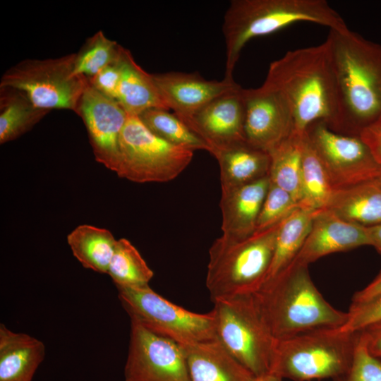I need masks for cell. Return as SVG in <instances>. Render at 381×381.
Segmentation results:
<instances>
[{"instance_id":"6da1fadb","label":"cell","mask_w":381,"mask_h":381,"mask_svg":"<svg viewBox=\"0 0 381 381\" xmlns=\"http://www.w3.org/2000/svg\"><path fill=\"white\" fill-rule=\"evenodd\" d=\"M337 97L334 131L359 135L381 116V44L344 29H329L325 41Z\"/></svg>"},{"instance_id":"7a4b0ae2","label":"cell","mask_w":381,"mask_h":381,"mask_svg":"<svg viewBox=\"0 0 381 381\" xmlns=\"http://www.w3.org/2000/svg\"><path fill=\"white\" fill-rule=\"evenodd\" d=\"M265 83L287 102L294 131L303 135L315 121L333 131L337 119L334 77L325 42L287 52L269 66Z\"/></svg>"},{"instance_id":"3957f363","label":"cell","mask_w":381,"mask_h":381,"mask_svg":"<svg viewBox=\"0 0 381 381\" xmlns=\"http://www.w3.org/2000/svg\"><path fill=\"white\" fill-rule=\"evenodd\" d=\"M261 315L276 340L324 327H340L348 312L334 308L314 284L308 266L292 262L253 294Z\"/></svg>"},{"instance_id":"277c9868","label":"cell","mask_w":381,"mask_h":381,"mask_svg":"<svg viewBox=\"0 0 381 381\" xmlns=\"http://www.w3.org/2000/svg\"><path fill=\"white\" fill-rule=\"evenodd\" d=\"M298 22L329 29L347 28L344 19L325 0H233L225 12L222 32L226 44V78L244 46L252 39L275 32Z\"/></svg>"},{"instance_id":"5b68a950","label":"cell","mask_w":381,"mask_h":381,"mask_svg":"<svg viewBox=\"0 0 381 381\" xmlns=\"http://www.w3.org/2000/svg\"><path fill=\"white\" fill-rule=\"evenodd\" d=\"M281 222L243 239L223 235L209 249L205 284L213 301L253 294L265 282Z\"/></svg>"},{"instance_id":"8992f818","label":"cell","mask_w":381,"mask_h":381,"mask_svg":"<svg viewBox=\"0 0 381 381\" xmlns=\"http://www.w3.org/2000/svg\"><path fill=\"white\" fill-rule=\"evenodd\" d=\"M358 338V332L324 327L277 340L270 372L294 381L334 380L349 368Z\"/></svg>"},{"instance_id":"52a82bcc","label":"cell","mask_w":381,"mask_h":381,"mask_svg":"<svg viewBox=\"0 0 381 381\" xmlns=\"http://www.w3.org/2000/svg\"><path fill=\"white\" fill-rule=\"evenodd\" d=\"M213 303L218 340L255 377L270 373L277 340L265 324L253 294Z\"/></svg>"},{"instance_id":"ba28073f","label":"cell","mask_w":381,"mask_h":381,"mask_svg":"<svg viewBox=\"0 0 381 381\" xmlns=\"http://www.w3.org/2000/svg\"><path fill=\"white\" fill-rule=\"evenodd\" d=\"M193 152L159 138L138 116L128 114L119 140L116 174L139 183L168 182L190 164Z\"/></svg>"},{"instance_id":"9c48e42d","label":"cell","mask_w":381,"mask_h":381,"mask_svg":"<svg viewBox=\"0 0 381 381\" xmlns=\"http://www.w3.org/2000/svg\"><path fill=\"white\" fill-rule=\"evenodd\" d=\"M116 289L119 299L131 320L157 335L181 346L217 338L212 310L207 313L190 311L167 300L150 286Z\"/></svg>"},{"instance_id":"30bf717a","label":"cell","mask_w":381,"mask_h":381,"mask_svg":"<svg viewBox=\"0 0 381 381\" xmlns=\"http://www.w3.org/2000/svg\"><path fill=\"white\" fill-rule=\"evenodd\" d=\"M75 53L53 59H24L2 75L0 87L23 92L37 107L76 113L87 80L74 73Z\"/></svg>"},{"instance_id":"8fae6325","label":"cell","mask_w":381,"mask_h":381,"mask_svg":"<svg viewBox=\"0 0 381 381\" xmlns=\"http://www.w3.org/2000/svg\"><path fill=\"white\" fill-rule=\"evenodd\" d=\"M305 133L334 189L374 181L381 175V165L359 135L336 132L322 121L310 124Z\"/></svg>"},{"instance_id":"7c38bea8","label":"cell","mask_w":381,"mask_h":381,"mask_svg":"<svg viewBox=\"0 0 381 381\" xmlns=\"http://www.w3.org/2000/svg\"><path fill=\"white\" fill-rule=\"evenodd\" d=\"M125 381H190L184 349L131 320Z\"/></svg>"},{"instance_id":"4fadbf2b","label":"cell","mask_w":381,"mask_h":381,"mask_svg":"<svg viewBox=\"0 0 381 381\" xmlns=\"http://www.w3.org/2000/svg\"><path fill=\"white\" fill-rule=\"evenodd\" d=\"M75 114L85 123L95 160L116 173L127 113L116 99L99 92L87 80Z\"/></svg>"},{"instance_id":"5bb4252c","label":"cell","mask_w":381,"mask_h":381,"mask_svg":"<svg viewBox=\"0 0 381 381\" xmlns=\"http://www.w3.org/2000/svg\"><path fill=\"white\" fill-rule=\"evenodd\" d=\"M246 141L269 152L294 131L291 109L283 96L263 83L258 88H243Z\"/></svg>"},{"instance_id":"9a60e30c","label":"cell","mask_w":381,"mask_h":381,"mask_svg":"<svg viewBox=\"0 0 381 381\" xmlns=\"http://www.w3.org/2000/svg\"><path fill=\"white\" fill-rule=\"evenodd\" d=\"M243 87L238 85L195 113L186 124L209 147L210 153L246 141Z\"/></svg>"},{"instance_id":"2e32d148","label":"cell","mask_w":381,"mask_h":381,"mask_svg":"<svg viewBox=\"0 0 381 381\" xmlns=\"http://www.w3.org/2000/svg\"><path fill=\"white\" fill-rule=\"evenodd\" d=\"M152 78L167 107L185 123L209 102L238 85L234 78L209 80L197 73L170 71L152 74Z\"/></svg>"},{"instance_id":"e0dca14e","label":"cell","mask_w":381,"mask_h":381,"mask_svg":"<svg viewBox=\"0 0 381 381\" xmlns=\"http://www.w3.org/2000/svg\"><path fill=\"white\" fill-rule=\"evenodd\" d=\"M370 246L367 226L348 222L328 209L317 210L294 263L308 265L331 253Z\"/></svg>"},{"instance_id":"ac0fdd59","label":"cell","mask_w":381,"mask_h":381,"mask_svg":"<svg viewBox=\"0 0 381 381\" xmlns=\"http://www.w3.org/2000/svg\"><path fill=\"white\" fill-rule=\"evenodd\" d=\"M270 183L269 176L222 192L220 209L223 236L246 238L256 230L261 207Z\"/></svg>"},{"instance_id":"d6986e66","label":"cell","mask_w":381,"mask_h":381,"mask_svg":"<svg viewBox=\"0 0 381 381\" xmlns=\"http://www.w3.org/2000/svg\"><path fill=\"white\" fill-rule=\"evenodd\" d=\"M190 381H254L255 377L225 349L217 338L182 346Z\"/></svg>"},{"instance_id":"ffe728a7","label":"cell","mask_w":381,"mask_h":381,"mask_svg":"<svg viewBox=\"0 0 381 381\" xmlns=\"http://www.w3.org/2000/svg\"><path fill=\"white\" fill-rule=\"evenodd\" d=\"M45 356L40 339L0 325V381H32Z\"/></svg>"},{"instance_id":"44dd1931","label":"cell","mask_w":381,"mask_h":381,"mask_svg":"<svg viewBox=\"0 0 381 381\" xmlns=\"http://www.w3.org/2000/svg\"><path fill=\"white\" fill-rule=\"evenodd\" d=\"M213 156L219 166L222 192L269 175V152L251 145L247 141L221 150Z\"/></svg>"},{"instance_id":"7402d4cb","label":"cell","mask_w":381,"mask_h":381,"mask_svg":"<svg viewBox=\"0 0 381 381\" xmlns=\"http://www.w3.org/2000/svg\"><path fill=\"white\" fill-rule=\"evenodd\" d=\"M116 100L128 115L139 116L152 108L169 110L164 104L152 74L147 73L134 60L131 52L123 48L121 78Z\"/></svg>"},{"instance_id":"603a6c76","label":"cell","mask_w":381,"mask_h":381,"mask_svg":"<svg viewBox=\"0 0 381 381\" xmlns=\"http://www.w3.org/2000/svg\"><path fill=\"white\" fill-rule=\"evenodd\" d=\"M326 209L364 226L381 223V186L370 181L334 190Z\"/></svg>"},{"instance_id":"cb8c5ba5","label":"cell","mask_w":381,"mask_h":381,"mask_svg":"<svg viewBox=\"0 0 381 381\" xmlns=\"http://www.w3.org/2000/svg\"><path fill=\"white\" fill-rule=\"evenodd\" d=\"M49 111L36 107L21 90L0 87V143L26 133Z\"/></svg>"},{"instance_id":"d4e9b609","label":"cell","mask_w":381,"mask_h":381,"mask_svg":"<svg viewBox=\"0 0 381 381\" xmlns=\"http://www.w3.org/2000/svg\"><path fill=\"white\" fill-rule=\"evenodd\" d=\"M117 240L107 229L81 224L67 236L74 257L86 269L107 274Z\"/></svg>"},{"instance_id":"484cf974","label":"cell","mask_w":381,"mask_h":381,"mask_svg":"<svg viewBox=\"0 0 381 381\" xmlns=\"http://www.w3.org/2000/svg\"><path fill=\"white\" fill-rule=\"evenodd\" d=\"M316 211L299 207L281 222L266 280L284 270L294 260L310 232Z\"/></svg>"},{"instance_id":"4316f807","label":"cell","mask_w":381,"mask_h":381,"mask_svg":"<svg viewBox=\"0 0 381 381\" xmlns=\"http://www.w3.org/2000/svg\"><path fill=\"white\" fill-rule=\"evenodd\" d=\"M303 138V135L294 131L269 152L270 182L289 193L298 205L301 197Z\"/></svg>"},{"instance_id":"83f0119b","label":"cell","mask_w":381,"mask_h":381,"mask_svg":"<svg viewBox=\"0 0 381 381\" xmlns=\"http://www.w3.org/2000/svg\"><path fill=\"white\" fill-rule=\"evenodd\" d=\"M301 190L299 207L315 211L327 208L335 190L306 133L303 138Z\"/></svg>"},{"instance_id":"f1b7e54d","label":"cell","mask_w":381,"mask_h":381,"mask_svg":"<svg viewBox=\"0 0 381 381\" xmlns=\"http://www.w3.org/2000/svg\"><path fill=\"white\" fill-rule=\"evenodd\" d=\"M107 274L116 287L142 288L154 276L137 248L126 238L117 240Z\"/></svg>"},{"instance_id":"f546056e","label":"cell","mask_w":381,"mask_h":381,"mask_svg":"<svg viewBox=\"0 0 381 381\" xmlns=\"http://www.w3.org/2000/svg\"><path fill=\"white\" fill-rule=\"evenodd\" d=\"M143 123L155 135L164 140L195 151L210 152L207 145L174 113L162 108H152L139 116Z\"/></svg>"},{"instance_id":"4dcf8cb0","label":"cell","mask_w":381,"mask_h":381,"mask_svg":"<svg viewBox=\"0 0 381 381\" xmlns=\"http://www.w3.org/2000/svg\"><path fill=\"white\" fill-rule=\"evenodd\" d=\"M122 46L107 38L102 30L87 38L75 53L74 73L87 80L95 77L119 56Z\"/></svg>"},{"instance_id":"1f68e13d","label":"cell","mask_w":381,"mask_h":381,"mask_svg":"<svg viewBox=\"0 0 381 381\" xmlns=\"http://www.w3.org/2000/svg\"><path fill=\"white\" fill-rule=\"evenodd\" d=\"M299 207L292 195L282 188L270 183L258 219L255 231L270 229Z\"/></svg>"},{"instance_id":"d6a6232c","label":"cell","mask_w":381,"mask_h":381,"mask_svg":"<svg viewBox=\"0 0 381 381\" xmlns=\"http://www.w3.org/2000/svg\"><path fill=\"white\" fill-rule=\"evenodd\" d=\"M334 381H381V359L368 351L360 332L349 368Z\"/></svg>"},{"instance_id":"836d02e7","label":"cell","mask_w":381,"mask_h":381,"mask_svg":"<svg viewBox=\"0 0 381 381\" xmlns=\"http://www.w3.org/2000/svg\"><path fill=\"white\" fill-rule=\"evenodd\" d=\"M348 314L347 321L340 327L349 332H358L381 322V296L362 303L351 304Z\"/></svg>"},{"instance_id":"e575fe53","label":"cell","mask_w":381,"mask_h":381,"mask_svg":"<svg viewBox=\"0 0 381 381\" xmlns=\"http://www.w3.org/2000/svg\"><path fill=\"white\" fill-rule=\"evenodd\" d=\"M121 48L119 57L104 67L89 83L102 94L116 99L121 78Z\"/></svg>"},{"instance_id":"d590c367","label":"cell","mask_w":381,"mask_h":381,"mask_svg":"<svg viewBox=\"0 0 381 381\" xmlns=\"http://www.w3.org/2000/svg\"><path fill=\"white\" fill-rule=\"evenodd\" d=\"M359 136L368 145L377 162L381 165V116L363 128Z\"/></svg>"},{"instance_id":"8d00e7d4","label":"cell","mask_w":381,"mask_h":381,"mask_svg":"<svg viewBox=\"0 0 381 381\" xmlns=\"http://www.w3.org/2000/svg\"><path fill=\"white\" fill-rule=\"evenodd\" d=\"M358 332L364 339L368 351L381 359V322L372 324Z\"/></svg>"},{"instance_id":"74e56055","label":"cell","mask_w":381,"mask_h":381,"mask_svg":"<svg viewBox=\"0 0 381 381\" xmlns=\"http://www.w3.org/2000/svg\"><path fill=\"white\" fill-rule=\"evenodd\" d=\"M381 296V271L366 286L356 292L351 304H359Z\"/></svg>"},{"instance_id":"f35d334b","label":"cell","mask_w":381,"mask_h":381,"mask_svg":"<svg viewBox=\"0 0 381 381\" xmlns=\"http://www.w3.org/2000/svg\"><path fill=\"white\" fill-rule=\"evenodd\" d=\"M367 231L370 238V246L381 254V223L367 226Z\"/></svg>"},{"instance_id":"ab89813d","label":"cell","mask_w":381,"mask_h":381,"mask_svg":"<svg viewBox=\"0 0 381 381\" xmlns=\"http://www.w3.org/2000/svg\"><path fill=\"white\" fill-rule=\"evenodd\" d=\"M282 378L273 373H268L261 376L255 377L254 381H282Z\"/></svg>"},{"instance_id":"60d3db41","label":"cell","mask_w":381,"mask_h":381,"mask_svg":"<svg viewBox=\"0 0 381 381\" xmlns=\"http://www.w3.org/2000/svg\"><path fill=\"white\" fill-rule=\"evenodd\" d=\"M374 181L381 186V175Z\"/></svg>"}]
</instances>
